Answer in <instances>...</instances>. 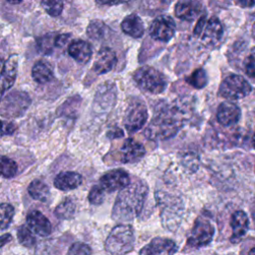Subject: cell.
Wrapping results in <instances>:
<instances>
[{
	"mask_svg": "<svg viewBox=\"0 0 255 255\" xmlns=\"http://www.w3.org/2000/svg\"><path fill=\"white\" fill-rule=\"evenodd\" d=\"M11 240H12V236L10 233H5L3 235H0V248L6 245Z\"/></svg>",
	"mask_w": 255,
	"mask_h": 255,
	"instance_id": "74e56055",
	"label": "cell"
},
{
	"mask_svg": "<svg viewBox=\"0 0 255 255\" xmlns=\"http://www.w3.org/2000/svg\"><path fill=\"white\" fill-rule=\"evenodd\" d=\"M121 27L124 33L132 38H140L144 33L143 22L140 17L135 14H130L127 16L123 20Z\"/></svg>",
	"mask_w": 255,
	"mask_h": 255,
	"instance_id": "7402d4cb",
	"label": "cell"
},
{
	"mask_svg": "<svg viewBox=\"0 0 255 255\" xmlns=\"http://www.w3.org/2000/svg\"><path fill=\"white\" fill-rule=\"evenodd\" d=\"M145 154L143 145L132 138L125 140L120 151V160L123 163H132L138 161Z\"/></svg>",
	"mask_w": 255,
	"mask_h": 255,
	"instance_id": "e0dca14e",
	"label": "cell"
},
{
	"mask_svg": "<svg viewBox=\"0 0 255 255\" xmlns=\"http://www.w3.org/2000/svg\"><path fill=\"white\" fill-rule=\"evenodd\" d=\"M31 104L28 94L21 91H13L6 95L0 102V116L5 119L21 117Z\"/></svg>",
	"mask_w": 255,
	"mask_h": 255,
	"instance_id": "5b68a950",
	"label": "cell"
},
{
	"mask_svg": "<svg viewBox=\"0 0 255 255\" xmlns=\"http://www.w3.org/2000/svg\"><path fill=\"white\" fill-rule=\"evenodd\" d=\"M41 5L44 10L52 17L59 16L64 8L63 2L61 1H42Z\"/></svg>",
	"mask_w": 255,
	"mask_h": 255,
	"instance_id": "1f68e13d",
	"label": "cell"
},
{
	"mask_svg": "<svg viewBox=\"0 0 255 255\" xmlns=\"http://www.w3.org/2000/svg\"><path fill=\"white\" fill-rule=\"evenodd\" d=\"M235 4L243 7V8H248V7H253L254 6V2L253 1H238L235 2Z\"/></svg>",
	"mask_w": 255,
	"mask_h": 255,
	"instance_id": "f35d334b",
	"label": "cell"
},
{
	"mask_svg": "<svg viewBox=\"0 0 255 255\" xmlns=\"http://www.w3.org/2000/svg\"><path fill=\"white\" fill-rule=\"evenodd\" d=\"M106 191L100 185H94L88 195V199L91 204L100 205L105 200Z\"/></svg>",
	"mask_w": 255,
	"mask_h": 255,
	"instance_id": "d6a6232c",
	"label": "cell"
},
{
	"mask_svg": "<svg viewBox=\"0 0 255 255\" xmlns=\"http://www.w3.org/2000/svg\"><path fill=\"white\" fill-rule=\"evenodd\" d=\"M252 87L242 76L232 74L226 77L219 87V95L227 100H239L248 96Z\"/></svg>",
	"mask_w": 255,
	"mask_h": 255,
	"instance_id": "52a82bcc",
	"label": "cell"
},
{
	"mask_svg": "<svg viewBox=\"0 0 255 255\" xmlns=\"http://www.w3.org/2000/svg\"><path fill=\"white\" fill-rule=\"evenodd\" d=\"M71 38V34H59L55 37V47H64Z\"/></svg>",
	"mask_w": 255,
	"mask_h": 255,
	"instance_id": "8d00e7d4",
	"label": "cell"
},
{
	"mask_svg": "<svg viewBox=\"0 0 255 255\" xmlns=\"http://www.w3.org/2000/svg\"><path fill=\"white\" fill-rule=\"evenodd\" d=\"M70 56L80 64L88 63L93 55L92 46L90 43L84 40L73 41L68 48Z\"/></svg>",
	"mask_w": 255,
	"mask_h": 255,
	"instance_id": "44dd1931",
	"label": "cell"
},
{
	"mask_svg": "<svg viewBox=\"0 0 255 255\" xmlns=\"http://www.w3.org/2000/svg\"><path fill=\"white\" fill-rule=\"evenodd\" d=\"M148 188L139 179H133L129 184L122 189L115 201L112 217L115 221L125 224L137 217L143 207Z\"/></svg>",
	"mask_w": 255,
	"mask_h": 255,
	"instance_id": "6da1fadb",
	"label": "cell"
},
{
	"mask_svg": "<svg viewBox=\"0 0 255 255\" xmlns=\"http://www.w3.org/2000/svg\"><path fill=\"white\" fill-rule=\"evenodd\" d=\"M55 37H56V34L51 33V34H46L37 40V44L41 52H43L44 54L52 53L54 49L53 47H55Z\"/></svg>",
	"mask_w": 255,
	"mask_h": 255,
	"instance_id": "4dcf8cb0",
	"label": "cell"
},
{
	"mask_svg": "<svg viewBox=\"0 0 255 255\" xmlns=\"http://www.w3.org/2000/svg\"><path fill=\"white\" fill-rule=\"evenodd\" d=\"M185 80L195 89H203L207 85V75L203 69L195 70Z\"/></svg>",
	"mask_w": 255,
	"mask_h": 255,
	"instance_id": "f546056e",
	"label": "cell"
},
{
	"mask_svg": "<svg viewBox=\"0 0 255 255\" xmlns=\"http://www.w3.org/2000/svg\"><path fill=\"white\" fill-rule=\"evenodd\" d=\"M134 231L131 225L119 224L109 233L105 241L107 255H128L134 247Z\"/></svg>",
	"mask_w": 255,
	"mask_h": 255,
	"instance_id": "3957f363",
	"label": "cell"
},
{
	"mask_svg": "<svg viewBox=\"0 0 255 255\" xmlns=\"http://www.w3.org/2000/svg\"><path fill=\"white\" fill-rule=\"evenodd\" d=\"M18 170L17 163L5 156V155H0V176L4 178H11L16 175Z\"/></svg>",
	"mask_w": 255,
	"mask_h": 255,
	"instance_id": "484cf974",
	"label": "cell"
},
{
	"mask_svg": "<svg viewBox=\"0 0 255 255\" xmlns=\"http://www.w3.org/2000/svg\"><path fill=\"white\" fill-rule=\"evenodd\" d=\"M28 193L33 199L45 202L50 196V189L42 180L34 179L28 186Z\"/></svg>",
	"mask_w": 255,
	"mask_h": 255,
	"instance_id": "cb8c5ba5",
	"label": "cell"
},
{
	"mask_svg": "<svg viewBox=\"0 0 255 255\" xmlns=\"http://www.w3.org/2000/svg\"><path fill=\"white\" fill-rule=\"evenodd\" d=\"M27 227L35 234L41 237H47L52 232L50 220L39 210H32L26 217Z\"/></svg>",
	"mask_w": 255,
	"mask_h": 255,
	"instance_id": "4fadbf2b",
	"label": "cell"
},
{
	"mask_svg": "<svg viewBox=\"0 0 255 255\" xmlns=\"http://www.w3.org/2000/svg\"><path fill=\"white\" fill-rule=\"evenodd\" d=\"M107 30L108 27L104 22L100 20H94L89 24L87 28V34L91 39L101 40L105 37Z\"/></svg>",
	"mask_w": 255,
	"mask_h": 255,
	"instance_id": "4316f807",
	"label": "cell"
},
{
	"mask_svg": "<svg viewBox=\"0 0 255 255\" xmlns=\"http://www.w3.org/2000/svg\"><path fill=\"white\" fill-rule=\"evenodd\" d=\"M178 247L173 240L165 237H155L140 249L139 255H174Z\"/></svg>",
	"mask_w": 255,
	"mask_h": 255,
	"instance_id": "8fae6325",
	"label": "cell"
},
{
	"mask_svg": "<svg viewBox=\"0 0 255 255\" xmlns=\"http://www.w3.org/2000/svg\"><path fill=\"white\" fill-rule=\"evenodd\" d=\"M223 36V26L220 20L216 17H211L205 20L202 31L198 37L206 45H216Z\"/></svg>",
	"mask_w": 255,
	"mask_h": 255,
	"instance_id": "5bb4252c",
	"label": "cell"
},
{
	"mask_svg": "<svg viewBox=\"0 0 255 255\" xmlns=\"http://www.w3.org/2000/svg\"><path fill=\"white\" fill-rule=\"evenodd\" d=\"M67 255H92V248L86 243L75 242L69 247Z\"/></svg>",
	"mask_w": 255,
	"mask_h": 255,
	"instance_id": "836d02e7",
	"label": "cell"
},
{
	"mask_svg": "<svg viewBox=\"0 0 255 255\" xmlns=\"http://www.w3.org/2000/svg\"><path fill=\"white\" fill-rule=\"evenodd\" d=\"M254 253H255V249H254V247H252V248L250 249L248 255H254Z\"/></svg>",
	"mask_w": 255,
	"mask_h": 255,
	"instance_id": "ab89813d",
	"label": "cell"
},
{
	"mask_svg": "<svg viewBox=\"0 0 255 255\" xmlns=\"http://www.w3.org/2000/svg\"><path fill=\"white\" fill-rule=\"evenodd\" d=\"M147 118L148 114L145 105L141 102L135 101L129 104V106L127 109L124 118L125 128L128 130V132L133 133L144 126Z\"/></svg>",
	"mask_w": 255,
	"mask_h": 255,
	"instance_id": "ba28073f",
	"label": "cell"
},
{
	"mask_svg": "<svg viewBox=\"0 0 255 255\" xmlns=\"http://www.w3.org/2000/svg\"><path fill=\"white\" fill-rule=\"evenodd\" d=\"M18 72V56H10L3 64L0 72V102L3 99L4 94L12 88L17 78Z\"/></svg>",
	"mask_w": 255,
	"mask_h": 255,
	"instance_id": "7c38bea8",
	"label": "cell"
},
{
	"mask_svg": "<svg viewBox=\"0 0 255 255\" xmlns=\"http://www.w3.org/2000/svg\"><path fill=\"white\" fill-rule=\"evenodd\" d=\"M17 239L19 243L27 248H32L36 244V238L27 225H21L17 230Z\"/></svg>",
	"mask_w": 255,
	"mask_h": 255,
	"instance_id": "83f0119b",
	"label": "cell"
},
{
	"mask_svg": "<svg viewBox=\"0 0 255 255\" xmlns=\"http://www.w3.org/2000/svg\"><path fill=\"white\" fill-rule=\"evenodd\" d=\"M83 177L76 171H62L56 175L54 186L60 190L67 191L79 187L82 184Z\"/></svg>",
	"mask_w": 255,
	"mask_h": 255,
	"instance_id": "ffe728a7",
	"label": "cell"
},
{
	"mask_svg": "<svg viewBox=\"0 0 255 255\" xmlns=\"http://www.w3.org/2000/svg\"><path fill=\"white\" fill-rule=\"evenodd\" d=\"M117 62L118 58L115 51L109 47H104L98 52L93 70L98 75L107 74L115 68Z\"/></svg>",
	"mask_w": 255,
	"mask_h": 255,
	"instance_id": "9a60e30c",
	"label": "cell"
},
{
	"mask_svg": "<svg viewBox=\"0 0 255 255\" xmlns=\"http://www.w3.org/2000/svg\"><path fill=\"white\" fill-rule=\"evenodd\" d=\"M202 8V4L198 1L183 0L176 3L174 7V14L180 20L192 22L201 16Z\"/></svg>",
	"mask_w": 255,
	"mask_h": 255,
	"instance_id": "2e32d148",
	"label": "cell"
},
{
	"mask_svg": "<svg viewBox=\"0 0 255 255\" xmlns=\"http://www.w3.org/2000/svg\"><path fill=\"white\" fill-rule=\"evenodd\" d=\"M10 4H19L20 3V1H16V2H14V1H8Z\"/></svg>",
	"mask_w": 255,
	"mask_h": 255,
	"instance_id": "60d3db41",
	"label": "cell"
},
{
	"mask_svg": "<svg viewBox=\"0 0 255 255\" xmlns=\"http://www.w3.org/2000/svg\"><path fill=\"white\" fill-rule=\"evenodd\" d=\"M14 207L10 203L0 204V230L7 229L14 216Z\"/></svg>",
	"mask_w": 255,
	"mask_h": 255,
	"instance_id": "f1b7e54d",
	"label": "cell"
},
{
	"mask_svg": "<svg viewBox=\"0 0 255 255\" xmlns=\"http://www.w3.org/2000/svg\"><path fill=\"white\" fill-rule=\"evenodd\" d=\"M76 212V203L72 198L64 199L55 209V215L59 219H71Z\"/></svg>",
	"mask_w": 255,
	"mask_h": 255,
	"instance_id": "d4e9b609",
	"label": "cell"
},
{
	"mask_svg": "<svg viewBox=\"0 0 255 255\" xmlns=\"http://www.w3.org/2000/svg\"><path fill=\"white\" fill-rule=\"evenodd\" d=\"M130 182L129 175L124 169H112L107 171L100 178V186L106 192H113L122 190L127 187Z\"/></svg>",
	"mask_w": 255,
	"mask_h": 255,
	"instance_id": "30bf717a",
	"label": "cell"
},
{
	"mask_svg": "<svg viewBox=\"0 0 255 255\" xmlns=\"http://www.w3.org/2000/svg\"><path fill=\"white\" fill-rule=\"evenodd\" d=\"M176 25L170 16H158L149 26V35L156 41L167 42L175 34Z\"/></svg>",
	"mask_w": 255,
	"mask_h": 255,
	"instance_id": "9c48e42d",
	"label": "cell"
},
{
	"mask_svg": "<svg viewBox=\"0 0 255 255\" xmlns=\"http://www.w3.org/2000/svg\"><path fill=\"white\" fill-rule=\"evenodd\" d=\"M16 129H17V126L14 123L0 120V136L10 135L14 133Z\"/></svg>",
	"mask_w": 255,
	"mask_h": 255,
	"instance_id": "e575fe53",
	"label": "cell"
},
{
	"mask_svg": "<svg viewBox=\"0 0 255 255\" xmlns=\"http://www.w3.org/2000/svg\"><path fill=\"white\" fill-rule=\"evenodd\" d=\"M31 75L33 80L38 84H46L50 82L54 77V73L51 65L42 60L37 61L34 64Z\"/></svg>",
	"mask_w": 255,
	"mask_h": 255,
	"instance_id": "603a6c76",
	"label": "cell"
},
{
	"mask_svg": "<svg viewBox=\"0 0 255 255\" xmlns=\"http://www.w3.org/2000/svg\"><path fill=\"white\" fill-rule=\"evenodd\" d=\"M214 226L204 217H197L191 232L186 241V247L189 249H198L208 245L214 236Z\"/></svg>",
	"mask_w": 255,
	"mask_h": 255,
	"instance_id": "8992f818",
	"label": "cell"
},
{
	"mask_svg": "<svg viewBox=\"0 0 255 255\" xmlns=\"http://www.w3.org/2000/svg\"><path fill=\"white\" fill-rule=\"evenodd\" d=\"M182 124L183 122L178 112L167 108L162 109L156 112L145 129V135L149 139H166L175 135Z\"/></svg>",
	"mask_w": 255,
	"mask_h": 255,
	"instance_id": "7a4b0ae2",
	"label": "cell"
},
{
	"mask_svg": "<svg viewBox=\"0 0 255 255\" xmlns=\"http://www.w3.org/2000/svg\"><path fill=\"white\" fill-rule=\"evenodd\" d=\"M241 118V111L239 107L231 102H224L220 104L217 109V122L224 127H231L239 122Z\"/></svg>",
	"mask_w": 255,
	"mask_h": 255,
	"instance_id": "ac0fdd59",
	"label": "cell"
},
{
	"mask_svg": "<svg viewBox=\"0 0 255 255\" xmlns=\"http://www.w3.org/2000/svg\"><path fill=\"white\" fill-rule=\"evenodd\" d=\"M230 226L232 229L230 242L234 244L239 243L249 229V219L247 214L243 210L235 211L231 216Z\"/></svg>",
	"mask_w": 255,
	"mask_h": 255,
	"instance_id": "d6986e66",
	"label": "cell"
},
{
	"mask_svg": "<svg viewBox=\"0 0 255 255\" xmlns=\"http://www.w3.org/2000/svg\"><path fill=\"white\" fill-rule=\"evenodd\" d=\"M133 80L141 90L150 94L162 93L167 85L164 75L149 66L138 68L133 74Z\"/></svg>",
	"mask_w": 255,
	"mask_h": 255,
	"instance_id": "277c9868",
	"label": "cell"
},
{
	"mask_svg": "<svg viewBox=\"0 0 255 255\" xmlns=\"http://www.w3.org/2000/svg\"><path fill=\"white\" fill-rule=\"evenodd\" d=\"M244 70L245 73L251 78H254V73H255V68H254V55L253 52L247 57V59L244 62Z\"/></svg>",
	"mask_w": 255,
	"mask_h": 255,
	"instance_id": "d590c367",
	"label": "cell"
}]
</instances>
